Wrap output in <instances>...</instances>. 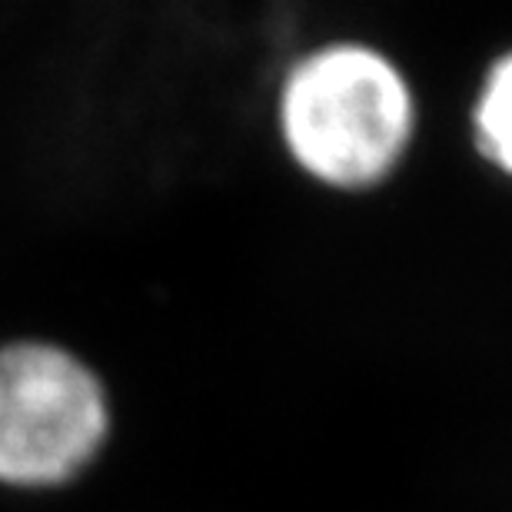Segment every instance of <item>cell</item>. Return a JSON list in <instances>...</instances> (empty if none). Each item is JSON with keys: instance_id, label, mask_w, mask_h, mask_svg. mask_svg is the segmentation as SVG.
I'll use <instances>...</instances> for the list:
<instances>
[{"instance_id": "obj_1", "label": "cell", "mask_w": 512, "mask_h": 512, "mask_svg": "<svg viewBox=\"0 0 512 512\" xmlns=\"http://www.w3.org/2000/svg\"><path fill=\"white\" fill-rule=\"evenodd\" d=\"M419 124L416 90L389 50L326 40L286 67L276 130L306 177L333 190H370L396 173Z\"/></svg>"}, {"instance_id": "obj_2", "label": "cell", "mask_w": 512, "mask_h": 512, "mask_svg": "<svg viewBox=\"0 0 512 512\" xmlns=\"http://www.w3.org/2000/svg\"><path fill=\"white\" fill-rule=\"evenodd\" d=\"M114 403L94 363L57 340L0 346V486L57 489L104 453Z\"/></svg>"}, {"instance_id": "obj_3", "label": "cell", "mask_w": 512, "mask_h": 512, "mask_svg": "<svg viewBox=\"0 0 512 512\" xmlns=\"http://www.w3.org/2000/svg\"><path fill=\"white\" fill-rule=\"evenodd\" d=\"M469 127L479 157L512 177V47L486 64L469 107Z\"/></svg>"}]
</instances>
